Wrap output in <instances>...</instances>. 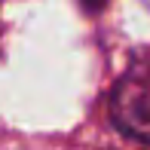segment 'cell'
Returning a JSON list of instances; mask_svg holds the SVG:
<instances>
[{
    "instance_id": "obj_1",
    "label": "cell",
    "mask_w": 150,
    "mask_h": 150,
    "mask_svg": "<svg viewBox=\"0 0 150 150\" xmlns=\"http://www.w3.org/2000/svg\"><path fill=\"white\" fill-rule=\"evenodd\" d=\"M110 117L120 132L150 144V71H132L110 95Z\"/></svg>"
}]
</instances>
